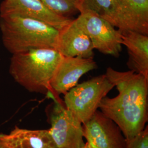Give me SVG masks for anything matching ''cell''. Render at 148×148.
I'll return each instance as SVG.
<instances>
[{
    "label": "cell",
    "instance_id": "cell-1",
    "mask_svg": "<svg viewBox=\"0 0 148 148\" xmlns=\"http://www.w3.org/2000/svg\"><path fill=\"white\" fill-rule=\"evenodd\" d=\"M106 75L118 90L116 97H104L98 109L115 122L126 140L142 132L148 120V78L133 70L118 71L111 68Z\"/></svg>",
    "mask_w": 148,
    "mask_h": 148
},
{
    "label": "cell",
    "instance_id": "cell-2",
    "mask_svg": "<svg viewBox=\"0 0 148 148\" xmlns=\"http://www.w3.org/2000/svg\"><path fill=\"white\" fill-rule=\"evenodd\" d=\"M63 56L54 49H34L13 54L10 73L16 82L31 92L47 94Z\"/></svg>",
    "mask_w": 148,
    "mask_h": 148
},
{
    "label": "cell",
    "instance_id": "cell-3",
    "mask_svg": "<svg viewBox=\"0 0 148 148\" xmlns=\"http://www.w3.org/2000/svg\"><path fill=\"white\" fill-rule=\"evenodd\" d=\"M3 43L12 54L34 49L57 50L59 30L41 21L18 16H0Z\"/></svg>",
    "mask_w": 148,
    "mask_h": 148
},
{
    "label": "cell",
    "instance_id": "cell-4",
    "mask_svg": "<svg viewBox=\"0 0 148 148\" xmlns=\"http://www.w3.org/2000/svg\"><path fill=\"white\" fill-rule=\"evenodd\" d=\"M115 86L106 74L76 85L64 95V105L82 123L89 120Z\"/></svg>",
    "mask_w": 148,
    "mask_h": 148
},
{
    "label": "cell",
    "instance_id": "cell-5",
    "mask_svg": "<svg viewBox=\"0 0 148 148\" xmlns=\"http://www.w3.org/2000/svg\"><path fill=\"white\" fill-rule=\"evenodd\" d=\"M74 21L89 37L94 49L114 57L120 56L122 45L121 31L116 29L109 21L90 11L80 13Z\"/></svg>",
    "mask_w": 148,
    "mask_h": 148
},
{
    "label": "cell",
    "instance_id": "cell-6",
    "mask_svg": "<svg viewBox=\"0 0 148 148\" xmlns=\"http://www.w3.org/2000/svg\"><path fill=\"white\" fill-rule=\"evenodd\" d=\"M54 103L47 108L49 130L60 148H82L85 143L82 123L68 110L58 97L52 96Z\"/></svg>",
    "mask_w": 148,
    "mask_h": 148
},
{
    "label": "cell",
    "instance_id": "cell-7",
    "mask_svg": "<svg viewBox=\"0 0 148 148\" xmlns=\"http://www.w3.org/2000/svg\"><path fill=\"white\" fill-rule=\"evenodd\" d=\"M84 138L92 148H126L127 140L114 121L100 110L82 123Z\"/></svg>",
    "mask_w": 148,
    "mask_h": 148
},
{
    "label": "cell",
    "instance_id": "cell-8",
    "mask_svg": "<svg viewBox=\"0 0 148 148\" xmlns=\"http://www.w3.org/2000/svg\"><path fill=\"white\" fill-rule=\"evenodd\" d=\"M8 16L36 20L59 30L74 19L56 13L41 0H4L0 6V16Z\"/></svg>",
    "mask_w": 148,
    "mask_h": 148
},
{
    "label": "cell",
    "instance_id": "cell-9",
    "mask_svg": "<svg viewBox=\"0 0 148 148\" xmlns=\"http://www.w3.org/2000/svg\"><path fill=\"white\" fill-rule=\"evenodd\" d=\"M97 68L93 58L63 57L57 66L50 83L49 97L65 95L73 88L79 79L90 71Z\"/></svg>",
    "mask_w": 148,
    "mask_h": 148
},
{
    "label": "cell",
    "instance_id": "cell-10",
    "mask_svg": "<svg viewBox=\"0 0 148 148\" xmlns=\"http://www.w3.org/2000/svg\"><path fill=\"white\" fill-rule=\"evenodd\" d=\"M94 47L89 37L73 19L59 30L57 51L65 57L93 58Z\"/></svg>",
    "mask_w": 148,
    "mask_h": 148
},
{
    "label": "cell",
    "instance_id": "cell-11",
    "mask_svg": "<svg viewBox=\"0 0 148 148\" xmlns=\"http://www.w3.org/2000/svg\"><path fill=\"white\" fill-rule=\"evenodd\" d=\"M0 148H60L49 130H32L16 126L9 134L0 133Z\"/></svg>",
    "mask_w": 148,
    "mask_h": 148
},
{
    "label": "cell",
    "instance_id": "cell-12",
    "mask_svg": "<svg viewBox=\"0 0 148 148\" xmlns=\"http://www.w3.org/2000/svg\"><path fill=\"white\" fill-rule=\"evenodd\" d=\"M121 33L122 43L128 53V67L148 78V35L132 30H122Z\"/></svg>",
    "mask_w": 148,
    "mask_h": 148
},
{
    "label": "cell",
    "instance_id": "cell-13",
    "mask_svg": "<svg viewBox=\"0 0 148 148\" xmlns=\"http://www.w3.org/2000/svg\"><path fill=\"white\" fill-rule=\"evenodd\" d=\"M121 8L122 27L143 29L148 25V0H117Z\"/></svg>",
    "mask_w": 148,
    "mask_h": 148
},
{
    "label": "cell",
    "instance_id": "cell-14",
    "mask_svg": "<svg viewBox=\"0 0 148 148\" xmlns=\"http://www.w3.org/2000/svg\"><path fill=\"white\" fill-rule=\"evenodd\" d=\"M77 10L79 13L92 12L121 30V11L117 0H78Z\"/></svg>",
    "mask_w": 148,
    "mask_h": 148
},
{
    "label": "cell",
    "instance_id": "cell-15",
    "mask_svg": "<svg viewBox=\"0 0 148 148\" xmlns=\"http://www.w3.org/2000/svg\"><path fill=\"white\" fill-rule=\"evenodd\" d=\"M50 10L61 16L71 18L79 12L78 0H41Z\"/></svg>",
    "mask_w": 148,
    "mask_h": 148
},
{
    "label": "cell",
    "instance_id": "cell-16",
    "mask_svg": "<svg viewBox=\"0 0 148 148\" xmlns=\"http://www.w3.org/2000/svg\"><path fill=\"white\" fill-rule=\"evenodd\" d=\"M127 140L126 148H148V127L146 126L142 132Z\"/></svg>",
    "mask_w": 148,
    "mask_h": 148
},
{
    "label": "cell",
    "instance_id": "cell-17",
    "mask_svg": "<svg viewBox=\"0 0 148 148\" xmlns=\"http://www.w3.org/2000/svg\"><path fill=\"white\" fill-rule=\"evenodd\" d=\"M82 148H92L90 145L88 144V143H85V145H84V147Z\"/></svg>",
    "mask_w": 148,
    "mask_h": 148
}]
</instances>
